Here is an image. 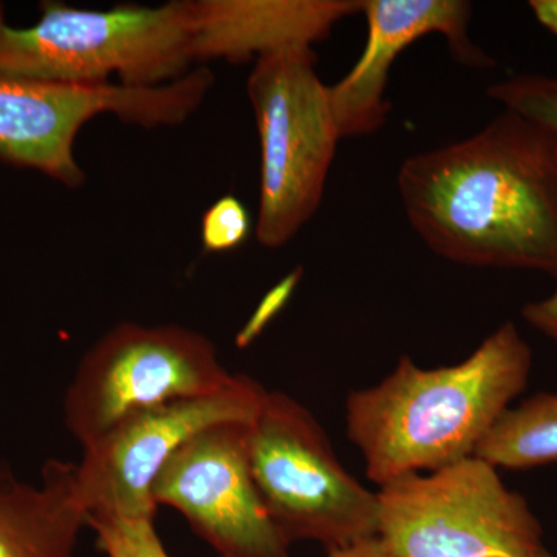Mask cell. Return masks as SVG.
<instances>
[{"label": "cell", "mask_w": 557, "mask_h": 557, "mask_svg": "<svg viewBox=\"0 0 557 557\" xmlns=\"http://www.w3.org/2000/svg\"><path fill=\"white\" fill-rule=\"evenodd\" d=\"M409 225L440 258L557 282V135L504 110L461 141L408 157L397 175Z\"/></svg>", "instance_id": "obj_1"}, {"label": "cell", "mask_w": 557, "mask_h": 557, "mask_svg": "<svg viewBox=\"0 0 557 557\" xmlns=\"http://www.w3.org/2000/svg\"><path fill=\"white\" fill-rule=\"evenodd\" d=\"M531 369L533 350L512 321L457 364L424 369L406 355L379 384L348 394L347 437L379 487L449 467L475 456Z\"/></svg>", "instance_id": "obj_2"}, {"label": "cell", "mask_w": 557, "mask_h": 557, "mask_svg": "<svg viewBox=\"0 0 557 557\" xmlns=\"http://www.w3.org/2000/svg\"><path fill=\"white\" fill-rule=\"evenodd\" d=\"M194 58L189 0L87 10L40 3L28 28L7 24L0 5V79L157 87L188 75Z\"/></svg>", "instance_id": "obj_3"}, {"label": "cell", "mask_w": 557, "mask_h": 557, "mask_svg": "<svg viewBox=\"0 0 557 557\" xmlns=\"http://www.w3.org/2000/svg\"><path fill=\"white\" fill-rule=\"evenodd\" d=\"M317 64L313 47H287L258 58L248 76L260 143L256 237L267 248L287 245L317 214L343 139Z\"/></svg>", "instance_id": "obj_4"}, {"label": "cell", "mask_w": 557, "mask_h": 557, "mask_svg": "<svg viewBox=\"0 0 557 557\" xmlns=\"http://www.w3.org/2000/svg\"><path fill=\"white\" fill-rule=\"evenodd\" d=\"M376 494L379 536L395 557H556L527 498L478 456Z\"/></svg>", "instance_id": "obj_5"}, {"label": "cell", "mask_w": 557, "mask_h": 557, "mask_svg": "<svg viewBox=\"0 0 557 557\" xmlns=\"http://www.w3.org/2000/svg\"><path fill=\"white\" fill-rule=\"evenodd\" d=\"M248 458L267 511L289 544L333 549L379 536V494L343 467L313 413L284 392L267 391L248 428Z\"/></svg>", "instance_id": "obj_6"}, {"label": "cell", "mask_w": 557, "mask_h": 557, "mask_svg": "<svg viewBox=\"0 0 557 557\" xmlns=\"http://www.w3.org/2000/svg\"><path fill=\"white\" fill-rule=\"evenodd\" d=\"M234 376L199 332L124 322L81 359L64 398L65 426L84 448L137 410L215 394Z\"/></svg>", "instance_id": "obj_7"}, {"label": "cell", "mask_w": 557, "mask_h": 557, "mask_svg": "<svg viewBox=\"0 0 557 557\" xmlns=\"http://www.w3.org/2000/svg\"><path fill=\"white\" fill-rule=\"evenodd\" d=\"M193 95L182 81L157 87L0 79V160L38 170L69 188L86 183L75 159L84 124L101 113L153 129L185 123Z\"/></svg>", "instance_id": "obj_8"}, {"label": "cell", "mask_w": 557, "mask_h": 557, "mask_svg": "<svg viewBox=\"0 0 557 557\" xmlns=\"http://www.w3.org/2000/svg\"><path fill=\"white\" fill-rule=\"evenodd\" d=\"M258 381L236 375L205 397L177 399L124 417L83 448L78 482L89 515L153 519L152 486L180 446L205 429L252 423L265 398Z\"/></svg>", "instance_id": "obj_9"}, {"label": "cell", "mask_w": 557, "mask_h": 557, "mask_svg": "<svg viewBox=\"0 0 557 557\" xmlns=\"http://www.w3.org/2000/svg\"><path fill=\"white\" fill-rule=\"evenodd\" d=\"M249 424H215L180 446L153 483V502L182 512L220 557H289L252 479Z\"/></svg>", "instance_id": "obj_10"}, {"label": "cell", "mask_w": 557, "mask_h": 557, "mask_svg": "<svg viewBox=\"0 0 557 557\" xmlns=\"http://www.w3.org/2000/svg\"><path fill=\"white\" fill-rule=\"evenodd\" d=\"M368 24L364 50L335 86L330 101L341 138L366 137L387 123V84L399 54L417 40L442 35L454 57L472 67L494 65L469 38L472 5L465 0H361Z\"/></svg>", "instance_id": "obj_11"}, {"label": "cell", "mask_w": 557, "mask_h": 557, "mask_svg": "<svg viewBox=\"0 0 557 557\" xmlns=\"http://www.w3.org/2000/svg\"><path fill=\"white\" fill-rule=\"evenodd\" d=\"M196 64H240L287 47H313L361 13V0H189Z\"/></svg>", "instance_id": "obj_12"}, {"label": "cell", "mask_w": 557, "mask_h": 557, "mask_svg": "<svg viewBox=\"0 0 557 557\" xmlns=\"http://www.w3.org/2000/svg\"><path fill=\"white\" fill-rule=\"evenodd\" d=\"M87 516L76 465L47 461L33 486L0 463V557H73Z\"/></svg>", "instance_id": "obj_13"}, {"label": "cell", "mask_w": 557, "mask_h": 557, "mask_svg": "<svg viewBox=\"0 0 557 557\" xmlns=\"http://www.w3.org/2000/svg\"><path fill=\"white\" fill-rule=\"evenodd\" d=\"M475 456L509 471L557 463V392H541L511 406L480 443Z\"/></svg>", "instance_id": "obj_14"}, {"label": "cell", "mask_w": 557, "mask_h": 557, "mask_svg": "<svg viewBox=\"0 0 557 557\" xmlns=\"http://www.w3.org/2000/svg\"><path fill=\"white\" fill-rule=\"evenodd\" d=\"M487 97L557 135V72L512 76L491 86Z\"/></svg>", "instance_id": "obj_15"}, {"label": "cell", "mask_w": 557, "mask_h": 557, "mask_svg": "<svg viewBox=\"0 0 557 557\" xmlns=\"http://www.w3.org/2000/svg\"><path fill=\"white\" fill-rule=\"evenodd\" d=\"M87 527L108 557H170L153 527V519H126L89 515Z\"/></svg>", "instance_id": "obj_16"}, {"label": "cell", "mask_w": 557, "mask_h": 557, "mask_svg": "<svg viewBox=\"0 0 557 557\" xmlns=\"http://www.w3.org/2000/svg\"><path fill=\"white\" fill-rule=\"evenodd\" d=\"M251 219L237 197L225 196L207 209L201 219V244L208 252L236 249L248 239Z\"/></svg>", "instance_id": "obj_17"}, {"label": "cell", "mask_w": 557, "mask_h": 557, "mask_svg": "<svg viewBox=\"0 0 557 557\" xmlns=\"http://www.w3.org/2000/svg\"><path fill=\"white\" fill-rule=\"evenodd\" d=\"M522 318L528 325L557 343V288L547 298L527 304Z\"/></svg>", "instance_id": "obj_18"}, {"label": "cell", "mask_w": 557, "mask_h": 557, "mask_svg": "<svg viewBox=\"0 0 557 557\" xmlns=\"http://www.w3.org/2000/svg\"><path fill=\"white\" fill-rule=\"evenodd\" d=\"M325 557H395L380 536L361 539L344 547L327 549Z\"/></svg>", "instance_id": "obj_19"}, {"label": "cell", "mask_w": 557, "mask_h": 557, "mask_svg": "<svg viewBox=\"0 0 557 557\" xmlns=\"http://www.w3.org/2000/svg\"><path fill=\"white\" fill-rule=\"evenodd\" d=\"M528 5L539 24L557 36V0H531Z\"/></svg>", "instance_id": "obj_20"}]
</instances>
